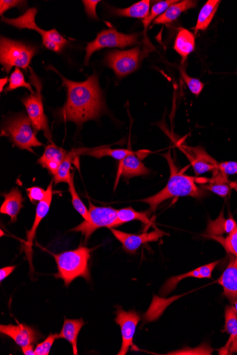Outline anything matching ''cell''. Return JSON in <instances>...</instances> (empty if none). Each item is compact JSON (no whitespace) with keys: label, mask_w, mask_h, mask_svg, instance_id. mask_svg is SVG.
I'll return each mask as SVG.
<instances>
[{"label":"cell","mask_w":237,"mask_h":355,"mask_svg":"<svg viewBox=\"0 0 237 355\" xmlns=\"http://www.w3.org/2000/svg\"><path fill=\"white\" fill-rule=\"evenodd\" d=\"M68 152L54 145H49L45 153L38 160V163L46 169L49 173L55 175Z\"/></svg>","instance_id":"d6986e66"},{"label":"cell","mask_w":237,"mask_h":355,"mask_svg":"<svg viewBox=\"0 0 237 355\" xmlns=\"http://www.w3.org/2000/svg\"><path fill=\"white\" fill-rule=\"evenodd\" d=\"M110 229L114 236L122 243L125 252L132 255L135 254L142 245L150 242H157L165 234L159 230L137 235L124 233L114 228Z\"/></svg>","instance_id":"4fadbf2b"},{"label":"cell","mask_w":237,"mask_h":355,"mask_svg":"<svg viewBox=\"0 0 237 355\" xmlns=\"http://www.w3.org/2000/svg\"><path fill=\"white\" fill-rule=\"evenodd\" d=\"M221 261L213 262L210 264L200 267L196 269L189 271V273L172 277L168 279L162 286L160 291V295L162 297H166L172 291L175 290L178 284L183 280L188 278H198V279H212V273L213 270Z\"/></svg>","instance_id":"2e32d148"},{"label":"cell","mask_w":237,"mask_h":355,"mask_svg":"<svg viewBox=\"0 0 237 355\" xmlns=\"http://www.w3.org/2000/svg\"><path fill=\"white\" fill-rule=\"evenodd\" d=\"M89 221L84 220L80 224L71 229V232H80L87 242L98 229L106 227L113 228L117 219L118 210L111 206H96L89 201Z\"/></svg>","instance_id":"9c48e42d"},{"label":"cell","mask_w":237,"mask_h":355,"mask_svg":"<svg viewBox=\"0 0 237 355\" xmlns=\"http://www.w3.org/2000/svg\"><path fill=\"white\" fill-rule=\"evenodd\" d=\"M221 3L220 0H208L204 5L199 15L197 24L194 28L195 34L200 31H205L208 28Z\"/></svg>","instance_id":"484cf974"},{"label":"cell","mask_w":237,"mask_h":355,"mask_svg":"<svg viewBox=\"0 0 237 355\" xmlns=\"http://www.w3.org/2000/svg\"><path fill=\"white\" fill-rule=\"evenodd\" d=\"M139 158L140 156L133 152L120 161L115 188L120 177H123L124 179H131L150 173V171L145 167Z\"/></svg>","instance_id":"e0dca14e"},{"label":"cell","mask_w":237,"mask_h":355,"mask_svg":"<svg viewBox=\"0 0 237 355\" xmlns=\"http://www.w3.org/2000/svg\"><path fill=\"white\" fill-rule=\"evenodd\" d=\"M236 227L237 223L232 216L229 214V217L226 219L223 210L217 219L209 221L205 236L211 238L214 236H223L224 234L229 235Z\"/></svg>","instance_id":"7402d4cb"},{"label":"cell","mask_w":237,"mask_h":355,"mask_svg":"<svg viewBox=\"0 0 237 355\" xmlns=\"http://www.w3.org/2000/svg\"><path fill=\"white\" fill-rule=\"evenodd\" d=\"M93 249L80 246L69 252L52 254L58 270L56 278L63 280L66 286H69L78 278L89 282L91 273L89 262Z\"/></svg>","instance_id":"3957f363"},{"label":"cell","mask_w":237,"mask_h":355,"mask_svg":"<svg viewBox=\"0 0 237 355\" xmlns=\"http://www.w3.org/2000/svg\"><path fill=\"white\" fill-rule=\"evenodd\" d=\"M142 54L141 46L126 51H113L107 53L104 62L117 77L122 78L138 69Z\"/></svg>","instance_id":"30bf717a"},{"label":"cell","mask_w":237,"mask_h":355,"mask_svg":"<svg viewBox=\"0 0 237 355\" xmlns=\"http://www.w3.org/2000/svg\"><path fill=\"white\" fill-rule=\"evenodd\" d=\"M37 12L36 8H32L16 19L3 17L2 20L6 24L19 29H27L36 31L41 35L43 45L47 49L55 52L61 51L68 45L69 41L56 29L45 31L40 29L35 23Z\"/></svg>","instance_id":"5b68a950"},{"label":"cell","mask_w":237,"mask_h":355,"mask_svg":"<svg viewBox=\"0 0 237 355\" xmlns=\"http://www.w3.org/2000/svg\"><path fill=\"white\" fill-rule=\"evenodd\" d=\"M197 1L192 0H183V1L172 5L159 17L155 20L153 25L170 24L176 21L183 12L197 7Z\"/></svg>","instance_id":"603a6c76"},{"label":"cell","mask_w":237,"mask_h":355,"mask_svg":"<svg viewBox=\"0 0 237 355\" xmlns=\"http://www.w3.org/2000/svg\"><path fill=\"white\" fill-rule=\"evenodd\" d=\"M8 82V79L7 77L0 79V91H1V93H3L4 86L7 84Z\"/></svg>","instance_id":"ee69618b"},{"label":"cell","mask_w":237,"mask_h":355,"mask_svg":"<svg viewBox=\"0 0 237 355\" xmlns=\"http://www.w3.org/2000/svg\"><path fill=\"white\" fill-rule=\"evenodd\" d=\"M218 170L225 175H232L237 174V162L232 161H227L219 162Z\"/></svg>","instance_id":"f35d334b"},{"label":"cell","mask_w":237,"mask_h":355,"mask_svg":"<svg viewBox=\"0 0 237 355\" xmlns=\"http://www.w3.org/2000/svg\"><path fill=\"white\" fill-rule=\"evenodd\" d=\"M133 221H139L147 227L153 225V221L149 219L148 212H137L133 208L128 207L118 210L117 219L113 228Z\"/></svg>","instance_id":"4316f807"},{"label":"cell","mask_w":237,"mask_h":355,"mask_svg":"<svg viewBox=\"0 0 237 355\" xmlns=\"http://www.w3.org/2000/svg\"><path fill=\"white\" fill-rule=\"evenodd\" d=\"M80 154H84L96 158L109 156L119 161L122 160L133 151L127 149H112L109 147H100L94 149H78Z\"/></svg>","instance_id":"f1b7e54d"},{"label":"cell","mask_w":237,"mask_h":355,"mask_svg":"<svg viewBox=\"0 0 237 355\" xmlns=\"http://www.w3.org/2000/svg\"><path fill=\"white\" fill-rule=\"evenodd\" d=\"M206 184L202 185V189L209 191L223 198H226L232 189V184L229 182H210Z\"/></svg>","instance_id":"e575fe53"},{"label":"cell","mask_w":237,"mask_h":355,"mask_svg":"<svg viewBox=\"0 0 237 355\" xmlns=\"http://www.w3.org/2000/svg\"><path fill=\"white\" fill-rule=\"evenodd\" d=\"M3 197L5 201L0 208V213L9 216L11 223H14L16 222L18 215L23 207L25 199L17 187L13 188L9 193L4 194Z\"/></svg>","instance_id":"44dd1931"},{"label":"cell","mask_w":237,"mask_h":355,"mask_svg":"<svg viewBox=\"0 0 237 355\" xmlns=\"http://www.w3.org/2000/svg\"><path fill=\"white\" fill-rule=\"evenodd\" d=\"M21 350H23V354L25 355H35L34 345L23 347H21Z\"/></svg>","instance_id":"7bdbcfd3"},{"label":"cell","mask_w":237,"mask_h":355,"mask_svg":"<svg viewBox=\"0 0 237 355\" xmlns=\"http://www.w3.org/2000/svg\"><path fill=\"white\" fill-rule=\"evenodd\" d=\"M32 122L25 114L10 118L4 124L2 135L10 137L14 145L21 150L33 152L32 148L41 146L32 128Z\"/></svg>","instance_id":"8992f818"},{"label":"cell","mask_w":237,"mask_h":355,"mask_svg":"<svg viewBox=\"0 0 237 355\" xmlns=\"http://www.w3.org/2000/svg\"><path fill=\"white\" fill-rule=\"evenodd\" d=\"M149 0H142L133 6L125 9H112L114 15L144 19L150 14Z\"/></svg>","instance_id":"83f0119b"},{"label":"cell","mask_w":237,"mask_h":355,"mask_svg":"<svg viewBox=\"0 0 237 355\" xmlns=\"http://www.w3.org/2000/svg\"><path fill=\"white\" fill-rule=\"evenodd\" d=\"M180 73L184 82L187 85L190 91L199 97L204 88V83L197 78L191 77L185 72L184 69H180Z\"/></svg>","instance_id":"d590c367"},{"label":"cell","mask_w":237,"mask_h":355,"mask_svg":"<svg viewBox=\"0 0 237 355\" xmlns=\"http://www.w3.org/2000/svg\"><path fill=\"white\" fill-rule=\"evenodd\" d=\"M30 79L36 88V92L21 99V101L24 103L35 132L43 131L49 139L51 132L42 101V84L32 69L30 68Z\"/></svg>","instance_id":"52a82bcc"},{"label":"cell","mask_w":237,"mask_h":355,"mask_svg":"<svg viewBox=\"0 0 237 355\" xmlns=\"http://www.w3.org/2000/svg\"><path fill=\"white\" fill-rule=\"evenodd\" d=\"M100 3V0H84L82 1L86 13L91 19H99L96 13V7Z\"/></svg>","instance_id":"60d3db41"},{"label":"cell","mask_w":237,"mask_h":355,"mask_svg":"<svg viewBox=\"0 0 237 355\" xmlns=\"http://www.w3.org/2000/svg\"><path fill=\"white\" fill-rule=\"evenodd\" d=\"M16 267V266L14 265L1 268V269H0V282H2L8 276H10L13 273Z\"/></svg>","instance_id":"b9f144b4"},{"label":"cell","mask_w":237,"mask_h":355,"mask_svg":"<svg viewBox=\"0 0 237 355\" xmlns=\"http://www.w3.org/2000/svg\"><path fill=\"white\" fill-rule=\"evenodd\" d=\"M26 3L20 1V0H1L0 1V14L3 15L6 11L13 8H23Z\"/></svg>","instance_id":"ab89813d"},{"label":"cell","mask_w":237,"mask_h":355,"mask_svg":"<svg viewBox=\"0 0 237 355\" xmlns=\"http://www.w3.org/2000/svg\"><path fill=\"white\" fill-rule=\"evenodd\" d=\"M179 149L190 160L197 176L218 169L219 162L210 156L203 148L181 146Z\"/></svg>","instance_id":"5bb4252c"},{"label":"cell","mask_w":237,"mask_h":355,"mask_svg":"<svg viewBox=\"0 0 237 355\" xmlns=\"http://www.w3.org/2000/svg\"><path fill=\"white\" fill-rule=\"evenodd\" d=\"M211 238L221 244L229 255L237 257V227L226 238L214 236Z\"/></svg>","instance_id":"836d02e7"},{"label":"cell","mask_w":237,"mask_h":355,"mask_svg":"<svg viewBox=\"0 0 237 355\" xmlns=\"http://www.w3.org/2000/svg\"><path fill=\"white\" fill-rule=\"evenodd\" d=\"M76 156H78V151L77 150H74L69 153L66 158L63 160L56 174L54 175V180L56 184L60 182H69L72 175L71 173L72 162H74V158Z\"/></svg>","instance_id":"f546056e"},{"label":"cell","mask_w":237,"mask_h":355,"mask_svg":"<svg viewBox=\"0 0 237 355\" xmlns=\"http://www.w3.org/2000/svg\"><path fill=\"white\" fill-rule=\"evenodd\" d=\"M27 193L30 200L34 204L44 199L47 195V191L42 189V188L39 186L28 188Z\"/></svg>","instance_id":"74e56055"},{"label":"cell","mask_w":237,"mask_h":355,"mask_svg":"<svg viewBox=\"0 0 237 355\" xmlns=\"http://www.w3.org/2000/svg\"><path fill=\"white\" fill-rule=\"evenodd\" d=\"M217 282L224 289V295L232 304L237 300V257L229 255V264Z\"/></svg>","instance_id":"ac0fdd59"},{"label":"cell","mask_w":237,"mask_h":355,"mask_svg":"<svg viewBox=\"0 0 237 355\" xmlns=\"http://www.w3.org/2000/svg\"><path fill=\"white\" fill-rule=\"evenodd\" d=\"M179 1H175V0H166V1H161L155 4L149 15L142 20V23L144 27V32L147 31L148 27L152 23L155 22V20L162 15L170 6L174 5Z\"/></svg>","instance_id":"4dcf8cb0"},{"label":"cell","mask_w":237,"mask_h":355,"mask_svg":"<svg viewBox=\"0 0 237 355\" xmlns=\"http://www.w3.org/2000/svg\"><path fill=\"white\" fill-rule=\"evenodd\" d=\"M115 321L120 326L122 338V347L117 354L125 355L134 346L133 339L141 317L136 310L125 311L118 307Z\"/></svg>","instance_id":"8fae6325"},{"label":"cell","mask_w":237,"mask_h":355,"mask_svg":"<svg viewBox=\"0 0 237 355\" xmlns=\"http://www.w3.org/2000/svg\"><path fill=\"white\" fill-rule=\"evenodd\" d=\"M139 34H124L115 29L100 32L95 39L85 48L84 64L89 65L92 55L105 48L124 49L138 44Z\"/></svg>","instance_id":"ba28073f"},{"label":"cell","mask_w":237,"mask_h":355,"mask_svg":"<svg viewBox=\"0 0 237 355\" xmlns=\"http://www.w3.org/2000/svg\"><path fill=\"white\" fill-rule=\"evenodd\" d=\"M174 50L182 58V64L196 49V37L188 29L181 28L175 40Z\"/></svg>","instance_id":"cb8c5ba5"},{"label":"cell","mask_w":237,"mask_h":355,"mask_svg":"<svg viewBox=\"0 0 237 355\" xmlns=\"http://www.w3.org/2000/svg\"><path fill=\"white\" fill-rule=\"evenodd\" d=\"M69 193L72 198V204L75 210L82 216L85 221H89V211L87 207L85 206L84 203L80 198L75 187L74 184V173H73L71 177L68 182Z\"/></svg>","instance_id":"1f68e13d"},{"label":"cell","mask_w":237,"mask_h":355,"mask_svg":"<svg viewBox=\"0 0 237 355\" xmlns=\"http://www.w3.org/2000/svg\"><path fill=\"white\" fill-rule=\"evenodd\" d=\"M58 339V334H51L44 342L36 345L35 355H49L54 343Z\"/></svg>","instance_id":"8d00e7d4"},{"label":"cell","mask_w":237,"mask_h":355,"mask_svg":"<svg viewBox=\"0 0 237 355\" xmlns=\"http://www.w3.org/2000/svg\"><path fill=\"white\" fill-rule=\"evenodd\" d=\"M84 322L82 319H65L58 339L69 341L73 347L74 354H78V338Z\"/></svg>","instance_id":"d4e9b609"},{"label":"cell","mask_w":237,"mask_h":355,"mask_svg":"<svg viewBox=\"0 0 237 355\" xmlns=\"http://www.w3.org/2000/svg\"><path fill=\"white\" fill-rule=\"evenodd\" d=\"M167 160L170 175L166 186L163 189L153 197L141 200L148 204L150 210L155 212L158 206L163 201L179 197H191L201 199L206 196L207 193L199 188L196 182L199 179L185 175L179 171L174 160L172 158L170 151L163 156Z\"/></svg>","instance_id":"7a4b0ae2"},{"label":"cell","mask_w":237,"mask_h":355,"mask_svg":"<svg viewBox=\"0 0 237 355\" xmlns=\"http://www.w3.org/2000/svg\"><path fill=\"white\" fill-rule=\"evenodd\" d=\"M0 332L11 338L21 347L34 345L41 336L34 328L24 324L1 325Z\"/></svg>","instance_id":"9a60e30c"},{"label":"cell","mask_w":237,"mask_h":355,"mask_svg":"<svg viewBox=\"0 0 237 355\" xmlns=\"http://www.w3.org/2000/svg\"><path fill=\"white\" fill-rule=\"evenodd\" d=\"M234 304V307H235V309H236V311L237 313V300L235 302V303Z\"/></svg>","instance_id":"f6af8a7d"},{"label":"cell","mask_w":237,"mask_h":355,"mask_svg":"<svg viewBox=\"0 0 237 355\" xmlns=\"http://www.w3.org/2000/svg\"><path fill=\"white\" fill-rule=\"evenodd\" d=\"M53 199V181L51 182L47 189V195L44 199L38 202L34 223L32 228L27 232V241L25 244V252L27 256V259L30 262L31 271H34L32 265L33 252L32 246L33 241L36 234V230L41 223V221L44 219L49 213L50 206Z\"/></svg>","instance_id":"7c38bea8"},{"label":"cell","mask_w":237,"mask_h":355,"mask_svg":"<svg viewBox=\"0 0 237 355\" xmlns=\"http://www.w3.org/2000/svg\"><path fill=\"white\" fill-rule=\"evenodd\" d=\"M37 49L19 41L1 37L0 40V64L6 73L13 67L27 71Z\"/></svg>","instance_id":"277c9868"},{"label":"cell","mask_w":237,"mask_h":355,"mask_svg":"<svg viewBox=\"0 0 237 355\" xmlns=\"http://www.w3.org/2000/svg\"><path fill=\"white\" fill-rule=\"evenodd\" d=\"M50 69L59 75L63 86L67 89V102L58 112L60 119L74 122L80 127L83 123L101 115L104 104L96 73L84 82H77L63 77L53 67Z\"/></svg>","instance_id":"6da1fadb"},{"label":"cell","mask_w":237,"mask_h":355,"mask_svg":"<svg viewBox=\"0 0 237 355\" xmlns=\"http://www.w3.org/2000/svg\"><path fill=\"white\" fill-rule=\"evenodd\" d=\"M225 330L230 338L226 345L220 350V354H229L237 352V313L235 307L227 306L225 309Z\"/></svg>","instance_id":"ffe728a7"},{"label":"cell","mask_w":237,"mask_h":355,"mask_svg":"<svg viewBox=\"0 0 237 355\" xmlns=\"http://www.w3.org/2000/svg\"><path fill=\"white\" fill-rule=\"evenodd\" d=\"M9 82V86L5 90V93L14 90L19 88H27L31 93H34L30 83L26 82L24 74L19 68H16L14 71L12 73Z\"/></svg>","instance_id":"d6a6232c"}]
</instances>
